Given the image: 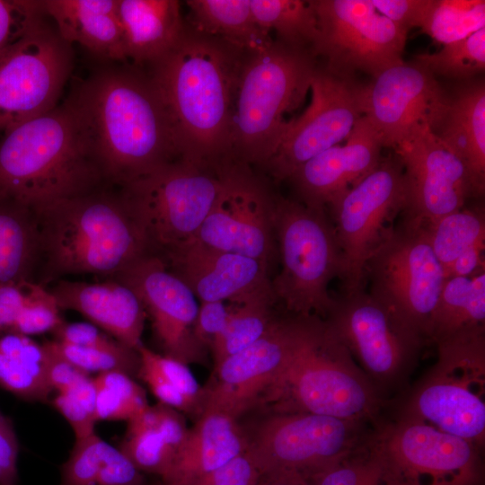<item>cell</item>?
<instances>
[{
    "mask_svg": "<svg viewBox=\"0 0 485 485\" xmlns=\"http://www.w3.org/2000/svg\"><path fill=\"white\" fill-rule=\"evenodd\" d=\"M246 435L237 419L205 409L158 485H187L246 452Z\"/></svg>",
    "mask_w": 485,
    "mask_h": 485,
    "instance_id": "obj_26",
    "label": "cell"
},
{
    "mask_svg": "<svg viewBox=\"0 0 485 485\" xmlns=\"http://www.w3.org/2000/svg\"><path fill=\"white\" fill-rule=\"evenodd\" d=\"M96 388L95 419L126 420L138 415L149 404L145 390L133 376L121 371H109L93 377Z\"/></svg>",
    "mask_w": 485,
    "mask_h": 485,
    "instance_id": "obj_38",
    "label": "cell"
},
{
    "mask_svg": "<svg viewBox=\"0 0 485 485\" xmlns=\"http://www.w3.org/2000/svg\"><path fill=\"white\" fill-rule=\"evenodd\" d=\"M127 422L126 433L118 448L141 472L160 479L176 452L154 427L150 405Z\"/></svg>",
    "mask_w": 485,
    "mask_h": 485,
    "instance_id": "obj_36",
    "label": "cell"
},
{
    "mask_svg": "<svg viewBox=\"0 0 485 485\" xmlns=\"http://www.w3.org/2000/svg\"><path fill=\"white\" fill-rule=\"evenodd\" d=\"M405 205L402 166L396 157L382 159L368 175L329 206L342 253L346 292L363 289L367 262Z\"/></svg>",
    "mask_w": 485,
    "mask_h": 485,
    "instance_id": "obj_16",
    "label": "cell"
},
{
    "mask_svg": "<svg viewBox=\"0 0 485 485\" xmlns=\"http://www.w3.org/2000/svg\"><path fill=\"white\" fill-rule=\"evenodd\" d=\"M435 76L466 80L485 68V28L467 38L448 43L435 53L414 56Z\"/></svg>",
    "mask_w": 485,
    "mask_h": 485,
    "instance_id": "obj_39",
    "label": "cell"
},
{
    "mask_svg": "<svg viewBox=\"0 0 485 485\" xmlns=\"http://www.w3.org/2000/svg\"><path fill=\"white\" fill-rule=\"evenodd\" d=\"M9 485H16V484H9Z\"/></svg>",
    "mask_w": 485,
    "mask_h": 485,
    "instance_id": "obj_58",
    "label": "cell"
},
{
    "mask_svg": "<svg viewBox=\"0 0 485 485\" xmlns=\"http://www.w3.org/2000/svg\"><path fill=\"white\" fill-rule=\"evenodd\" d=\"M382 15L409 32L421 26L431 0H370Z\"/></svg>",
    "mask_w": 485,
    "mask_h": 485,
    "instance_id": "obj_50",
    "label": "cell"
},
{
    "mask_svg": "<svg viewBox=\"0 0 485 485\" xmlns=\"http://www.w3.org/2000/svg\"><path fill=\"white\" fill-rule=\"evenodd\" d=\"M383 146L368 120L361 117L344 146H334L298 167L287 179L305 206L324 210L336 198L373 172Z\"/></svg>",
    "mask_w": 485,
    "mask_h": 485,
    "instance_id": "obj_24",
    "label": "cell"
},
{
    "mask_svg": "<svg viewBox=\"0 0 485 485\" xmlns=\"http://www.w3.org/2000/svg\"><path fill=\"white\" fill-rule=\"evenodd\" d=\"M437 359L399 401L395 419L418 421L466 439L485 440V329L436 343Z\"/></svg>",
    "mask_w": 485,
    "mask_h": 485,
    "instance_id": "obj_7",
    "label": "cell"
},
{
    "mask_svg": "<svg viewBox=\"0 0 485 485\" xmlns=\"http://www.w3.org/2000/svg\"><path fill=\"white\" fill-rule=\"evenodd\" d=\"M67 100L109 185L121 187L181 159L164 102L140 67L100 68Z\"/></svg>",
    "mask_w": 485,
    "mask_h": 485,
    "instance_id": "obj_1",
    "label": "cell"
},
{
    "mask_svg": "<svg viewBox=\"0 0 485 485\" xmlns=\"http://www.w3.org/2000/svg\"><path fill=\"white\" fill-rule=\"evenodd\" d=\"M188 24L195 31L251 52L271 43L256 22L250 0H189Z\"/></svg>",
    "mask_w": 485,
    "mask_h": 485,
    "instance_id": "obj_30",
    "label": "cell"
},
{
    "mask_svg": "<svg viewBox=\"0 0 485 485\" xmlns=\"http://www.w3.org/2000/svg\"><path fill=\"white\" fill-rule=\"evenodd\" d=\"M46 18L0 51V132L56 108L71 75L72 45Z\"/></svg>",
    "mask_w": 485,
    "mask_h": 485,
    "instance_id": "obj_12",
    "label": "cell"
},
{
    "mask_svg": "<svg viewBox=\"0 0 485 485\" xmlns=\"http://www.w3.org/2000/svg\"><path fill=\"white\" fill-rule=\"evenodd\" d=\"M385 466L372 435L364 446L310 479L313 485H385Z\"/></svg>",
    "mask_w": 485,
    "mask_h": 485,
    "instance_id": "obj_41",
    "label": "cell"
},
{
    "mask_svg": "<svg viewBox=\"0 0 485 485\" xmlns=\"http://www.w3.org/2000/svg\"><path fill=\"white\" fill-rule=\"evenodd\" d=\"M111 278L137 295L163 355L185 365L203 363L207 348L194 334L199 304L190 288L160 258L145 253Z\"/></svg>",
    "mask_w": 485,
    "mask_h": 485,
    "instance_id": "obj_21",
    "label": "cell"
},
{
    "mask_svg": "<svg viewBox=\"0 0 485 485\" xmlns=\"http://www.w3.org/2000/svg\"><path fill=\"white\" fill-rule=\"evenodd\" d=\"M357 86L352 79L317 66L310 84L309 106L293 119L262 169L274 180L286 181L305 162L347 138L362 117Z\"/></svg>",
    "mask_w": 485,
    "mask_h": 485,
    "instance_id": "obj_20",
    "label": "cell"
},
{
    "mask_svg": "<svg viewBox=\"0 0 485 485\" xmlns=\"http://www.w3.org/2000/svg\"><path fill=\"white\" fill-rule=\"evenodd\" d=\"M357 97L361 115L376 132L383 147L389 148L421 126L433 129L450 98L436 76L413 60L384 70L368 84H357Z\"/></svg>",
    "mask_w": 485,
    "mask_h": 485,
    "instance_id": "obj_19",
    "label": "cell"
},
{
    "mask_svg": "<svg viewBox=\"0 0 485 485\" xmlns=\"http://www.w3.org/2000/svg\"><path fill=\"white\" fill-rule=\"evenodd\" d=\"M485 28L484 0H431L420 29L444 45Z\"/></svg>",
    "mask_w": 485,
    "mask_h": 485,
    "instance_id": "obj_37",
    "label": "cell"
},
{
    "mask_svg": "<svg viewBox=\"0 0 485 485\" xmlns=\"http://www.w3.org/2000/svg\"><path fill=\"white\" fill-rule=\"evenodd\" d=\"M143 472L118 448L109 445L95 485H147Z\"/></svg>",
    "mask_w": 485,
    "mask_h": 485,
    "instance_id": "obj_48",
    "label": "cell"
},
{
    "mask_svg": "<svg viewBox=\"0 0 485 485\" xmlns=\"http://www.w3.org/2000/svg\"><path fill=\"white\" fill-rule=\"evenodd\" d=\"M373 442L399 485H483L482 449L425 423L379 424Z\"/></svg>",
    "mask_w": 485,
    "mask_h": 485,
    "instance_id": "obj_15",
    "label": "cell"
},
{
    "mask_svg": "<svg viewBox=\"0 0 485 485\" xmlns=\"http://www.w3.org/2000/svg\"><path fill=\"white\" fill-rule=\"evenodd\" d=\"M60 36L94 56L111 62H127L117 0H42Z\"/></svg>",
    "mask_w": 485,
    "mask_h": 485,
    "instance_id": "obj_27",
    "label": "cell"
},
{
    "mask_svg": "<svg viewBox=\"0 0 485 485\" xmlns=\"http://www.w3.org/2000/svg\"><path fill=\"white\" fill-rule=\"evenodd\" d=\"M274 225L281 259L271 280L276 301L295 316L325 319L335 304L328 285L344 272L333 225L324 210L277 195Z\"/></svg>",
    "mask_w": 485,
    "mask_h": 485,
    "instance_id": "obj_8",
    "label": "cell"
},
{
    "mask_svg": "<svg viewBox=\"0 0 485 485\" xmlns=\"http://www.w3.org/2000/svg\"><path fill=\"white\" fill-rule=\"evenodd\" d=\"M229 314L230 307L225 302H200L194 334L203 347L210 348L214 340L225 329Z\"/></svg>",
    "mask_w": 485,
    "mask_h": 485,
    "instance_id": "obj_52",
    "label": "cell"
},
{
    "mask_svg": "<svg viewBox=\"0 0 485 485\" xmlns=\"http://www.w3.org/2000/svg\"><path fill=\"white\" fill-rule=\"evenodd\" d=\"M246 53L186 22L177 43L147 66L171 118L181 159L212 169L232 162L234 105Z\"/></svg>",
    "mask_w": 485,
    "mask_h": 485,
    "instance_id": "obj_2",
    "label": "cell"
},
{
    "mask_svg": "<svg viewBox=\"0 0 485 485\" xmlns=\"http://www.w3.org/2000/svg\"><path fill=\"white\" fill-rule=\"evenodd\" d=\"M295 331V316L278 318L260 339L216 364L214 379L204 388V410L237 419L267 396L290 359Z\"/></svg>",
    "mask_w": 485,
    "mask_h": 485,
    "instance_id": "obj_22",
    "label": "cell"
},
{
    "mask_svg": "<svg viewBox=\"0 0 485 485\" xmlns=\"http://www.w3.org/2000/svg\"><path fill=\"white\" fill-rule=\"evenodd\" d=\"M222 168L179 159L119 187L142 230L146 254L163 258L194 240L219 194Z\"/></svg>",
    "mask_w": 485,
    "mask_h": 485,
    "instance_id": "obj_9",
    "label": "cell"
},
{
    "mask_svg": "<svg viewBox=\"0 0 485 485\" xmlns=\"http://www.w3.org/2000/svg\"><path fill=\"white\" fill-rule=\"evenodd\" d=\"M19 444L11 419L0 412V485L16 484Z\"/></svg>",
    "mask_w": 485,
    "mask_h": 485,
    "instance_id": "obj_53",
    "label": "cell"
},
{
    "mask_svg": "<svg viewBox=\"0 0 485 485\" xmlns=\"http://www.w3.org/2000/svg\"><path fill=\"white\" fill-rule=\"evenodd\" d=\"M45 15L42 0H0V51Z\"/></svg>",
    "mask_w": 485,
    "mask_h": 485,
    "instance_id": "obj_46",
    "label": "cell"
},
{
    "mask_svg": "<svg viewBox=\"0 0 485 485\" xmlns=\"http://www.w3.org/2000/svg\"><path fill=\"white\" fill-rule=\"evenodd\" d=\"M64 322L54 296L40 286L18 315L12 331L31 337L53 332Z\"/></svg>",
    "mask_w": 485,
    "mask_h": 485,
    "instance_id": "obj_44",
    "label": "cell"
},
{
    "mask_svg": "<svg viewBox=\"0 0 485 485\" xmlns=\"http://www.w3.org/2000/svg\"><path fill=\"white\" fill-rule=\"evenodd\" d=\"M52 333L54 340L75 346L114 348L123 345L91 322H64Z\"/></svg>",
    "mask_w": 485,
    "mask_h": 485,
    "instance_id": "obj_51",
    "label": "cell"
},
{
    "mask_svg": "<svg viewBox=\"0 0 485 485\" xmlns=\"http://www.w3.org/2000/svg\"><path fill=\"white\" fill-rule=\"evenodd\" d=\"M403 170L404 220L423 226L483 196L463 162L428 126L395 146Z\"/></svg>",
    "mask_w": 485,
    "mask_h": 485,
    "instance_id": "obj_18",
    "label": "cell"
},
{
    "mask_svg": "<svg viewBox=\"0 0 485 485\" xmlns=\"http://www.w3.org/2000/svg\"><path fill=\"white\" fill-rule=\"evenodd\" d=\"M273 292L257 295L230 307L227 323L210 346L216 365L260 339L278 317L272 311Z\"/></svg>",
    "mask_w": 485,
    "mask_h": 485,
    "instance_id": "obj_33",
    "label": "cell"
},
{
    "mask_svg": "<svg viewBox=\"0 0 485 485\" xmlns=\"http://www.w3.org/2000/svg\"><path fill=\"white\" fill-rule=\"evenodd\" d=\"M316 68L310 51L276 40L246 53L234 105L232 162L262 168L293 121L287 115L304 101Z\"/></svg>",
    "mask_w": 485,
    "mask_h": 485,
    "instance_id": "obj_6",
    "label": "cell"
},
{
    "mask_svg": "<svg viewBox=\"0 0 485 485\" xmlns=\"http://www.w3.org/2000/svg\"><path fill=\"white\" fill-rule=\"evenodd\" d=\"M38 253L36 210L15 199L0 196V283L34 282Z\"/></svg>",
    "mask_w": 485,
    "mask_h": 485,
    "instance_id": "obj_31",
    "label": "cell"
},
{
    "mask_svg": "<svg viewBox=\"0 0 485 485\" xmlns=\"http://www.w3.org/2000/svg\"><path fill=\"white\" fill-rule=\"evenodd\" d=\"M95 399L96 388L92 376L66 392H57L53 398V407L68 422L75 438L95 432Z\"/></svg>",
    "mask_w": 485,
    "mask_h": 485,
    "instance_id": "obj_43",
    "label": "cell"
},
{
    "mask_svg": "<svg viewBox=\"0 0 485 485\" xmlns=\"http://www.w3.org/2000/svg\"><path fill=\"white\" fill-rule=\"evenodd\" d=\"M39 286L31 280L0 283V330H13L18 315Z\"/></svg>",
    "mask_w": 485,
    "mask_h": 485,
    "instance_id": "obj_49",
    "label": "cell"
},
{
    "mask_svg": "<svg viewBox=\"0 0 485 485\" xmlns=\"http://www.w3.org/2000/svg\"><path fill=\"white\" fill-rule=\"evenodd\" d=\"M147 485H149V484H147ZM156 485H158V484H156Z\"/></svg>",
    "mask_w": 485,
    "mask_h": 485,
    "instance_id": "obj_59",
    "label": "cell"
},
{
    "mask_svg": "<svg viewBox=\"0 0 485 485\" xmlns=\"http://www.w3.org/2000/svg\"><path fill=\"white\" fill-rule=\"evenodd\" d=\"M485 329V270L471 277L447 278L433 315L429 340L437 343Z\"/></svg>",
    "mask_w": 485,
    "mask_h": 485,
    "instance_id": "obj_32",
    "label": "cell"
},
{
    "mask_svg": "<svg viewBox=\"0 0 485 485\" xmlns=\"http://www.w3.org/2000/svg\"><path fill=\"white\" fill-rule=\"evenodd\" d=\"M109 445L96 431L75 438L70 454L60 469L59 485H95Z\"/></svg>",
    "mask_w": 485,
    "mask_h": 485,
    "instance_id": "obj_42",
    "label": "cell"
},
{
    "mask_svg": "<svg viewBox=\"0 0 485 485\" xmlns=\"http://www.w3.org/2000/svg\"><path fill=\"white\" fill-rule=\"evenodd\" d=\"M35 210L34 282L45 287L70 276L111 278L146 251L142 230L118 187L108 185Z\"/></svg>",
    "mask_w": 485,
    "mask_h": 485,
    "instance_id": "obj_3",
    "label": "cell"
},
{
    "mask_svg": "<svg viewBox=\"0 0 485 485\" xmlns=\"http://www.w3.org/2000/svg\"><path fill=\"white\" fill-rule=\"evenodd\" d=\"M0 386L28 401H46L53 392L45 376L0 351Z\"/></svg>",
    "mask_w": 485,
    "mask_h": 485,
    "instance_id": "obj_45",
    "label": "cell"
},
{
    "mask_svg": "<svg viewBox=\"0 0 485 485\" xmlns=\"http://www.w3.org/2000/svg\"><path fill=\"white\" fill-rule=\"evenodd\" d=\"M435 135L466 165L477 188H485V85L460 88L449 102Z\"/></svg>",
    "mask_w": 485,
    "mask_h": 485,
    "instance_id": "obj_29",
    "label": "cell"
},
{
    "mask_svg": "<svg viewBox=\"0 0 485 485\" xmlns=\"http://www.w3.org/2000/svg\"><path fill=\"white\" fill-rule=\"evenodd\" d=\"M108 185L67 99L0 140V196L35 209Z\"/></svg>",
    "mask_w": 485,
    "mask_h": 485,
    "instance_id": "obj_4",
    "label": "cell"
},
{
    "mask_svg": "<svg viewBox=\"0 0 485 485\" xmlns=\"http://www.w3.org/2000/svg\"><path fill=\"white\" fill-rule=\"evenodd\" d=\"M43 346L48 353L45 375L52 391L57 392H66L91 376L50 351L44 344Z\"/></svg>",
    "mask_w": 485,
    "mask_h": 485,
    "instance_id": "obj_54",
    "label": "cell"
},
{
    "mask_svg": "<svg viewBox=\"0 0 485 485\" xmlns=\"http://www.w3.org/2000/svg\"><path fill=\"white\" fill-rule=\"evenodd\" d=\"M256 485H313L310 478L294 472L260 475Z\"/></svg>",
    "mask_w": 485,
    "mask_h": 485,
    "instance_id": "obj_56",
    "label": "cell"
},
{
    "mask_svg": "<svg viewBox=\"0 0 485 485\" xmlns=\"http://www.w3.org/2000/svg\"><path fill=\"white\" fill-rule=\"evenodd\" d=\"M483 251L484 245L464 251L445 270V279L451 277H471L485 270Z\"/></svg>",
    "mask_w": 485,
    "mask_h": 485,
    "instance_id": "obj_55",
    "label": "cell"
},
{
    "mask_svg": "<svg viewBox=\"0 0 485 485\" xmlns=\"http://www.w3.org/2000/svg\"><path fill=\"white\" fill-rule=\"evenodd\" d=\"M260 473L247 453L187 485H256Z\"/></svg>",
    "mask_w": 485,
    "mask_h": 485,
    "instance_id": "obj_47",
    "label": "cell"
},
{
    "mask_svg": "<svg viewBox=\"0 0 485 485\" xmlns=\"http://www.w3.org/2000/svg\"><path fill=\"white\" fill-rule=\"evenodd\" d=\"M369 293L429 340L433 315L445 280L424 229L404 219L371 255Z\"/></svg>",
    "mask_w": 485,
    "mask_h": 485,
    "instance_id": "obj_14",
    "label": "cell"
},
{
    "mask_svg": "<svg viewBox=\"0 0 485 485\" xmlns=\"http://www.w3.org/2000/svg\"><path fill=\"white\" fill-rule=\"evenodd\" d=\"M43 344L50 351L88 375L121 371L131 376L137 375L138 353L124 345L114 348H101L75 346L56 340H47Z\"/></svg>",
    "mask_w": 485,
    "mask_h": 485,
    "instance_id": "obj_40",
    "label": "cell"
},
{
    "mask_svg": "<svg viewBox=\"0 0 485 485\" xmlns=\"http://www.w3.org/2000/svg\"><path fill=\"white\" fill-rule=\"evenodd\" d=\"M420 227L424 229L444 273L464 251L485 244V214L482 207H463Z\"/></svg>",
    "mask_w": 485,
    "mask_h": 485,
    "instance_id": "obj_35",
    "label": "cell"
},
{
    "mask_svg": "<svg viewBox=\"0 0 485 485\" xmlns=\"http://www.w3.org/2000/svg\"><path fill=\"white\" fill-rule=\"evenodd\" d=\"M290 359L266 399L302 411L378 425L385 400L320 317L295 316Z\"/></svg>",
    "mask_w": 485,
    "mask_h": 485,
    "instance_id": "obj_5",
    "label": "cell"
},
{
    "mask_svg": "<svg viewBox=\"0 0 485 485\" xmlns=\"http://www.w3.org/2000/svg\"><path fill=\"white\" fill-rule=\"evenodd\" d=\"M127 60L147 66L168 52L186 27L177 0H117Z\"/></svg>",
    "mask_w": 485,
    "mask_h": 485,
    "instance_id": "obj_28",
    "label": "cell"
},
{
    "mask_svg": "<svg viewBox=\"0 0 485 485\" xmlns=\"http://www.w3.org/2000/svg\"><path fill=\"white\" fill-rule=\"evenodd\" d=\"M258 24L282 44L311 52L317 20L309 1L250 0Z\"/></svg>",
    "mask_w": 485,
    "mask_h": 485,
    "instance_id": "obj_34",
    "label": "cell"
},
{
    "mask_svg": "<svg viewBox=\"0 0 485 485\" xmlns=\"http://www.w3.org/2000/svg\"><path fill=\"white\" fill-rule=\"evenodd\" d=\"M323 320L386 401L402 391L427 340L414 326L364 288L335 299Z\"/></svg>",
    "mask_w": 485,
    "mask_h": 485,
    "instance_id": "obj_10",
    "label": "cell"
},
{
    "mask_svg": "<svg viewBox=\"0 0 485 485\" xmlns=\"http://www.w3.org/2000/svg\"><path fill=\"white\" fill-rule=\"evenodd\" d=\"M276 198L277 194L251 166L235 162L225 164L219 194L194 241L269 267L277 249Z\"/></svg>",
    "mask_w": 485,
    "mask_h": 485,
    "instance_id": "obj_17",
    "label": "cell"
},
{
    "mask_svg": "<svg viewBox=\"0 0 485 485\" xmlns=\"http://www.w3.org/2000/svg\"><path fill=\"white\" fill-rule=\"evenodd\" d=\"M190 288L199 302H244L273 292L269 267L237 253L219 251L194 240L160 258Z\"/></svg>",
    "mask_w": 485,
    "mask_h": 485,
    "instance_id": "obj_23",
    "label": "cell"
},
{
    "mask_svg": "<svg viewBox=\"0 0 485 485\" xmlns=\"http://www.w3.org/2000/svg\"><path fill=\"white\" fill-rule=\"evenodd\" d=\"M366 422L302 411H276L246 434V453L260 475L294 472L312 478L364 446Z\"/></svg>",
    "mask_w": 485,
    "mask_h": 485,
    "instance_id": "obj_11",
    "label": "cell"
},
{
    "mask_svg": "<svg viewBox=\"0 0 485 485\" xmlns=\"http://www.w3.org/2000/svg\"><path fill=\"white\" fill-rule=\"evenodd\" d=\"M317 36L311 53L325 61L324 69L352 79L357 72L374 77L403 62L407 40L370 0H311Z\"/></svg>",
    "mask_w": 485,
    "mask_h": 485,
    "instance_id": "obj_13",
    "label": "cell"
},
{
    "mask_svg": "<svg viewBox=\"0 0 485 485\" xmlns=\"http://www.w3.org/2000/svg\"><path fill=\"white\" fill-rule=\"evenodd\" d=\"M46 288L61 311L79 313L129 348L137 350L142 344L146 313L137 295L122 282L111 278L94 282L62 278Z\"/></svg>",
    "mask_w": 485,
    "mask_h": 485,
    "instance_id": "obj_25",
    "label": "cell"
},
{
    "mask_svg": "<svg viewBox=\"0 0 485 485\" xmlns=\"http://www.w3.org/2000/svg\"><path fill=\"white\" fill-rule=\"evenodd\" d=\"M385 485H399L397 484L393 480H392L391 478H389L386 474V478H385Z\"/></svg>",
    "mask_w": 485,
    "mask_h": 485,
    "instance_id": "obj_57",
    "label": "cell"
}]
</instances>
